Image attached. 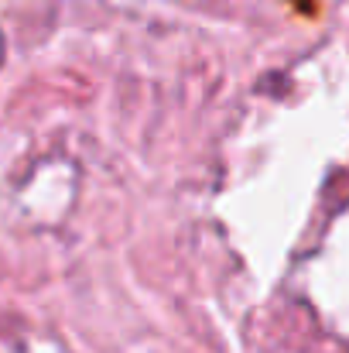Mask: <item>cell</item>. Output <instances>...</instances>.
<instances>
[{
    "label": "cell",
    "instance_id": "cell-1",
    "mask_svg": "<svg viewBox=\"0 0 349 353\" xmlns=\"http://www.w3.org/2000/svg\"><path fill=\"white\" fill-rule=\"evenodd\" d=\"M3 59H7V41H3V31H0V65H3Z\"/></svg>",
    "mask_w": 349,
    "mask_h": 353
}]
</instances>
